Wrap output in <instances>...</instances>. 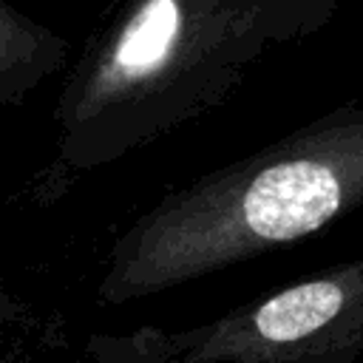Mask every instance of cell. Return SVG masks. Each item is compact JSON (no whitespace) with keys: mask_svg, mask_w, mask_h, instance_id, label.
Segmentation results:
<instances>
[{"mask_svg":"<svg viewBox=\"0 0 363 363\" xmlns=\"http://www.w3.org/2000/svg\"><path fill=\"white\" fill-rule=\"evenodd\" d=\"M332 0H125L54 105L57 162L94 170L207 113L275 45L335 14Z\"/></svg>","mask_w":363,"mask_h":363,"instance_id":"6da1fadb","label":"cell"},{"mask_svg":"<svg viewBox=\"0 0 363 363\" xmlns=\"http://www.w3.org/2000/svg\"><path fill=\"white\" fill-rule=\"evenodd\" d=\"M363 204V108L159 199L113 244L99 298L139 301L320 233Z\"/></svg>","mask_w":363,"mask_h":363,"instance_id":"7a4b0ae2","label":"cell"},{"mask_svg":"<svg viewBox=\"0 0 363 363\" xmlns=\"http://www.w3.org/2000/svg\"><path fill=\"white\" fill-rule=\"evenodd\" d=\"M156 363H354L363 354V258L335 264L207 323L128 335Z\"/></svg>","mask_w":363,"mask_h":363,"instance_id":"3957f363","label":"cell"},{"mask_svg":"<svg viewBox=\"0 0 363 363\" xmlns=\"http://www.w3.org/2000/svg\"><path fill=\"white\" fill-rule=\"evenodd\" d=\"M68 60V43L40 20L0 0V111L23 105Z\"/></svg>","mask_w":363,"mask_h":363,"instance_id":"277c9868","label":"cell"},{"mask_svg":"<svg viewBox=\"0 0 363 363\" xmlns=\"http://www.w3.org/2000/svg\"><path fill=\"white\" fill-rule=\"evenodd\" d=\"M96 343H99V352H96L99 363H156L147 354H142L130 343L128 335H122V337H99Z\"/></svg>","mask_w":363,"mask_h":363,"instance_id":"5b68a950","label":"cell"},{"mask_svg":"<svg viewBox=\"0 0 363 363\" xmlns=\"http://www.w3.org/2000/svg\"><path fill=\"white\" fill-rule=\"evenodd\" d=\"M332 3H335V6H337V3H340V0H332Z\"/></svg>","mask_w":363,"mask_h":363,"instance_id":"8992f818","label":"cell"}]
</instances>
